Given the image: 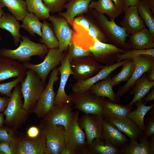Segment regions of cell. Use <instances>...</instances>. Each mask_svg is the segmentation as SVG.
Returning <instances> with one entry per match:
<instances>
[{
  "mask_svg": "<svg viewBox=\"0 0 154 154\" xmlns=\"http://www.w3.org/2000/svg\"><path fill=\"white\" fill-rule=\"evenodd\" d=\"M132 109L131 106L121 105L109 100H104L102 116L104 119L108 118L123 119L127 117L128 114Z\"/></svg>",
  "mask_w": 154,
  "mask_h": 154,
  "instance_id": "obj_25",
  "label": "cell"
},
{
  "mask_svg": "<svg viewBox=\"0 0 154 154\" xmlns=\"http://www.w3.org/2000/svg\"><path fill=\"white\" fill-rule=\"evenodd\" d=\"M114 3L116 7L121 13L123 11L124 0H111Z\"/></svg>",
  "mask_w": 154,
  "mask_h": 154,
  "instance_id": "obj_53",
  "label": "cell"
},
{
  "mask_svg": "<svg viewBox=\"0 0 154 154\" xmlns=\"http://www.w3.org/2000/svg\"><path fill=\"white\" fill-rule=\"evenodd\" d=\"M129 60H126L110 66H106L100 70L96 75L85 80L76 81L72 86V92L82 93L89 90L94 84L108 77L116 69L122 66Z\"/></svg>",
  "mask_w": 154,
  "mask_h": 154,
  "instance_id": "obj_15",
  "label": "cell"
},
{
  "mask_svg": "<svg viewBox=\"0 0 154 154\" xmlns=\"http://www.w3.org/2000/svg\"><path fill=\"white\" fill-rule=\"evenodd\" d=\"M22 21L21 27L33 36H35V34H36L41 37L42 23L40 21L37 15L32 12H29L23 18Z\"/></svg>",
  "mask_w": 154,
  "mask_h": 154,
  "instance_id": "obj_34",
  "label": "cell"
},
{
  "mask_svg": "<svg viewBox=\"0 0 154 154\" xmlns=\"http://www.w3.org/2000/svg\"><path fill=\"white\" fill-rule=\"evenodd\" d=\"M72 105L71 103H68L54 106L42 118L40 122L51 125H62L66 130L73 116Z\"/></svg>",
  "mask_w": 154,
  "mask_h": 154,
  "instance_id": "obj_11",
  "label": "cell"
},
{
  "mask_svg": "<svg viewBox=\"0 0 154 154\" xmlns=\"http://www.w3.org/2000/svg\"><path fill=\"white\" fill-rule=\"evenodd\" d=\"M90 10L92 15L109 42L126 50L131 48L126 42L129 35L122 27L116 23L115 20H109L104 14H100L94 9Z\"/></svg>",
  "mask_w": 154,
  "mask_h": 154,
  "instance_id": "obj_5",
  "label": "cell"
},
{
  "mask_svg": "<svg viewBox=\"0 0 154 154\" xmlns=\"http://www.w3.org/2000/svg\"><path fill=\"white\" fill-rule=\"evenodd\" d=\"M87 147L90 154H121V149L102 137L94 139Z\"/></svg>",
  "mask_w": 154,
  "mask_h": 154,
  "instance_id": "obj_29",
  "label": "cell"
},
{
  "mask_svg": "<svg viewBox=\"0 0 154 154\" xmlns=\"http://www.w3.org/2000/svg\"><path fill=\"white\" fill-rule=\"evenodd\" d=\"M22 38L23 40L17 48L0 49V56L17 59L23 63L29 62L33 56L42 57L47 54L50 49L44 44L33 42L26 36H22Z\"/></svg>",
  "mask_w": 154,
  "mask_h": 154,
  "instance_id": "obj_2",
  "label": "cell"
},
{
  "mask_svg": "<svg viewBox=\"0 0 154 154\" xmlns=\"http://www.w3.org/2000/svg\"><path fill=\"white\" fill-rule=\"evenodd\" d=\"M114 125L119 131L126 134L131 139H137L142 135L143 132L135 122L127 117L121 119H104Z\"/></svg>",
  "mask_w": 154,
  "mask_h": 154,
  "instance_id": "obj_24",
  "label": "cell"
},
{
  "mask_svg": "<svg viewBox=\"0 0 154 154\" xmlns=\"http://www.w3.org/2000/svg\"><path fill=\"white\" fill-rule=\"evenodd\" d=\"M52 13L60 12L64 8L65 2L63 0H42Z\"/></svg>",
  "mask_w": 154,
  "mask_h": 154,
  "instance_id": "obj_45",
  "label": "cell"
},
{
  "mask_svg": "<svg viewBox=\"0 0 154 154\" xmlns=\"http://www.w3.org/2000/svg\"><path fill=\"white\" fill-rule=\"evenodd\" d=\"M50 21L58 40V49L61 52L66 50L72 40L73 31L65 19L56 15H50Z\"/></svg>",
  "mask_w": 154,
  "mask_h": 154,
  "instance_id": "obj_14",
  "label": "cell"
},
{
  "mask_svg": "<svg viewBox=\"0 0 154 154\" xmlns=\"http://www.w3.org/2000/svg\"><path fill=\"white\" fill-rule=\"evenodd\" d=\"M27 9L37 15L40 20H46L50 15L48 8L42 0H25Z\"/></svg>",
  "mask_w": 154,
  "mask_h": 154,
  "instance_id": "obj_35",
  "label": "cell"
},
{
  "mask_svg": "<svg viewBox=\"0 0 154 154\" xmlns=\"http://www.w3.org/2000/svg\"><path fill=\"white\" fill-rule=\"evenodd\" d=\"M94 1L95 0H69L65 5L66 11L60 12L59 14L65 19L68 23L72 25L76 16L88 11L90 4Z\"/></svg>",
  "mask_w": 154,
  "mask_h": 154,
  "instance_id": "obj_23",
  "label": "cell"
},
{
  "mask_svg": "<svg viewBox=\"0 0 154 154\" xmlns=\"http://www.w3.org/2000/svg\"><path fill=\"white\" fill-rule=\"evenodd\" d=\"M149 139V146L152 154H154V135L150 137Z\"/></svg>",
  "mask_w": 154,
  "mask_h": 154,
  "instance_id": "obj_55",
  "label": "cell"
},
{
  "mask_svg": "<svg viewBox=\"0 0 154 154\" xmlns=\"http://www.w3.org/2000/svg\"><path fill=\"white\" fill-rule=\"evenodd\" d=\"M27 70L19 61L0 56V82L12 78L26 76Z\"/></svg>",
  "mask_w": 154,
  "mask_h": 154,
  "instance_id": "obj_18",
  "label": "cell"
},
{
  "mask_svg": "<svg viewBox=\"0 0 154 154\" xmlns=\"http://www.w3.org/2000/svg\"><path fill=\"white\" fill-rule=\"evenodd\" d=\"M102 137L115 147L121 149L127 144L129 140L114 125L105 119Z\"/></svg>",
  "mask_w": 154,
  "mask_h": 154,
  "instance_id": "obj_21",
  "label": "cell"
},
{
  "mask_svg": "<svg viewBox=\"0 0 154 154\" xmlns=\"http://www.w3.org/2000/svg\"><path fill=\"white\" fill-rule=\"evenodd\" d=\"M22 98L21 85L18 84L14 88L8 105L3 112L5 116V125L16 131L26 122L30 113L23 108Z\"/></svg>",
  "mask_w": 154,
  "mask_h": 154,
  "instance_id": "obj_1",
  "label": "cell"
},
{
  "mask_svg": "<svg viewBox=\"0 0 154 154\" xmlns=\"http://www.w3.org/2000/svg\"><path fill=\"white\" fill-rule=\"evenodd\" d=\"M7 10L11 13L19 21H22L29 13L25 1L23 0H1Z\"/></svg>",
  "mask_w": 154,
  "mask_h": 154,
  "instance_id": "obj_33",
  "label": "cell"
},
{
  "mask_svg": "<svg viewBox=\"0 0 154 154\" xmlns=\"http://www.w3.org/2000/svg\"><path fill=\"white\" fill-rule=\"evenodd\" d=\"M26 76H19L12 81L0 84V94L9 98L11 96L13 88L19 83H21Z\"/></svg>",
  "mask_w": 154,
  "mask_h": 154,
  "instance_id": "obj_41",
  "label": "cell"
},
{
  "mask_svg": "<svg viewBox=\"0 0 154 154\" xmlns=\"http://www.w3.org/2000/svg\"><path fill=\"white\" fill-rule=\"evenodd\" d=\"M149 73L148 77V79L151 81L154 80V66L151 68L149 71Z\"/></svg>",
  "mask_w": 154,
  "mask_h": 154,
  "instance_id": "obj_56",
  "label": "cell"
},
{
  "mask_svg": "<svg viewBox=\"0 0 154 154\" xmlns=\"http://www.w3.org/2000/svg\"><path fill=\"white\" fill-rule=\"evenodd\" d=\"M80 111L74 112L72 119L64 135L65 147L70 154H90L84 132L80 127L78 119Z\"/></svg>",
  "mask_w": 154,
  "mask_h": 154,
  "instance_id": "obj_4",
  "label": "cell"
},
{
  "mask_svg": "<svg viewBox=\"0 0 154 154\" xmlns=\"http://www.w3.org/2000/svg\"><path fill=\"white\" fill-rule=\"evenodd\" d=\"M133 90L130 92L134 96L133 99L127 106H131L135 102L141 100L154 86V81L149 80L144 73L135 82Z\"/></svg>",
  "mask_w": 154,
  "mask_h": 154,
  "instance_id": "obj_30",
  "label": "cell"
},
{
  "mask_svg": "<svg viewBox=\"0 0 154 154\" xmlns=\"http://www.w3.org/2000/svg\"><path fill=\"white\" fill-rule=\"evenodd\" d=\"M21 84V91L24 99L23 108L29 113L33 112L45 83L36 72L28 69L26 76Z\"/></svg>",
  "mask_w": 154,
  "mask_h": 154,
  "instance_id": "obj_3",
  "label": "cell"
},
{
  "mask_svg": "<svg viewBox=\"0 0 154 154\" xmlns=\"http://www.w3.org/2000/svg\"><path fill=\"white\" fill-rule=\"evenodd\" d=\"M18 21L14 15L8 13H4L0 19V29L6 30L11 34L16 46L22 36L19 32L21 25Z\"/></svg>",
  "mask_w": 154,
  "mask_h": 154,
  "instance_id": "obj_27",
  "label": "cell"
},
{
  "mask_svg": "<svg viewBox=\"0 0 154 154\" xmlns=\"http://www.w3.org/2000/svg\"><path fill=\"white\" fill-rule=\"evenodd\" d=\"M17 132L5 125L0 127V141L12 142L18 136Z\"/></svg>",
  "mask_w": 154,
  "mask_h": 154,
  "instance_id": "obj_44",
  "label": "cell"
},
{
  "mask_svg": "<svg viewBox=\"0 0 154 154\" xmlns=\"http://www.w3.org/2000/svg\"><path fill=\"white\" fill-rule=\"evenodd\" d=\"M89 50L94 58L98 62H103L112 56L116 57L118 54L127 50L115 45L99 41H96Z\"/></svg>",
  "mask_w": 154,
  "mask_h": 154,
  "instance_id": "obj_20",
  "label": "cell"
},
{
  "mask_svg": "<svg viewBox=\"0 0 154 154\" xmlns=\"http://www.w3.org/2000/svg\"><path fill=\"white\" fill-rule=\"evenodd\" d=\"M5 7V6L2 1L0 0V19L2 15L5 13L3 8Z\"/></svg>",
  "mask_w": 154,
  "mask_h": 154,
  "instance_id": "obj_59",
  "label": "cell"
},
{
  "mask_svg": "<svg viewBox=\"0 0 154 154\" xmlns=\"http://www.w3.org/2000/svg\"><path fill=\"white\" fill-rule=\"evenodd\" d=\"M76 23L82 26L87 31H89L90 27V20L82 17L75 18L73 21Z\"/></svg>",
  "mask_w": 154,
  "mask_h": 154,
  "instance_id": "obj_49",
  "label": "cell"
},
{
  "mask_svg": "<svg viewBox=\"0 0 154 154\" xmlns=\"http://www.w3.org/2000/svg\"><path fill=\"white\" fill-rule=\"evenodd\" d=\"M75 32L73 33L72 41L76 46L84 50H88L97 41L91 36L89 31L82 26L73 22L72 24Z\"/></svg>",
  "mask_w": 154,
  "mask_h": 154,
  "instance_id": "obj_28",
  "label": "cell"
},
{
  "mask_svg": "<svg viewBox=\"0 0 154 154\" xmlns=\"http://www.w3.org/2000/svg\"><path fill=\"white\" fill-rule=\"evenodd\" d=\"M149 116L146 121V124L143 131V135L148 138L154 135V113Z\"/></svg>",
  "mask_w": 154,
  "mask_h": 154,
  "instance_id": "obj_46",
  "label": "cell"
},
{
  "mask_svg": "<svg viewBox=\"0 0 154 154\" xmlns=\"http://www.w3.org/2000/svg\"><path fill=\"white\" fill-rule=\"evenodd\" d=\"M139 15L147 29L154 36V18L146 1L139 0L136 5Z\"/></svg>",
  "mask_w": 154,
  "mask_h": 154,
  "instance_id": "obj_37",
  "label": "cell"
},
{
  "mask_svg": "<svg viewBox=\"0 0 154 154\" xmlns=\"http://www.w3.org/2000/svg\"><path fill=\"white\" fill-rule=\"evenodd\" d=\"M4 115L3 113H0V127L3 126L4 124L5 119Z\"/></svg>",
  "mask_w": 154,
  "mask_h": 154,
  "instance_id": "obj_58",
  "label": "cell"
},
{
  "mask_svg": "<svg viewBox=\"0 0 154 154\" xmlns=\"http://www.w3.org/2000/svg\"><path fill=\"white\" fill-rule=\"evenodd\" d=\"M90 27L89 30L90 35L97 41L104 42H109L102 29L98 25L92 21H90Z\"/></svg>",
  "mask_w": 154,
  "mask_h": 154,
  "instance_id": "obj_42",
  "label": "cell"
},
{
  "mask_svg": "<svg viewBox=\"0 0 154 154\" xmlns=\"http://www.w3.org/2000/svg\"><path fill=\"white\" fill-rule=\"evenodd\" d=\"M124 12V16L120 24L129 35L146 28L144 21L139 15L136 5L128 7Z\"/></svg>",
  "mask_w": 154,
  "mask_h": 154,
  "instance_id": "obj_19",
  "label": "cell"
},
{
  "mask_svg": "<svg viewBox=\"0 0 154 154\" xmlns=\"http://www.w3.org/2000/svg\"><path fill=\"white\" fill-rule=\"evenodd\" d=\"M67 54L70 62L78 58L86 56H93L89 49L84 50L75 45L71 40L68 47Z\"/></svg>",
  "mask_w": 154,
  "mask_h": 154,
  "instance_id": "obj_40",
  "label": "cell"
},
{
  "mask_svg": "<svg viewBox=\"0 0 154 154\" xmlns=\"http://www.w3.org/2000/svg\"><path fill=\"white\" fill-rule=\"evenodd\" d=\"M0 154H14L12 142L0 141Z\"/></svg>",
  "mask_w": 154,
  "mask_h": 154,
  "instance_id": "obj_48",
  "label": "cell"
},
{
  "mask_svg": "<svg viewBox=\"0 0 154 154\" xmlns=\"http://www.w3.org/2000/svg\"><path fill=\"white\" fill-rule=\"evenodd\" d=\"M17 139L24 154H48L46 139L41 131L35 138H30L26 135L18 136Z\"/></svg>",
  "mask_w": 154,
  "mask_h": 154,
  "instance_id": "obj_17",
  "label": "cell"
},
{
  "mask_svg": "<svg viewBox=\"0 0 154 154\" xmlns=\"http://www.w3.org/2000/svg\"><path fill=\"white\" fill-rule=\"evenodd\" d=\"M59 73L57 67L52 71L48 83L37 102L33 112L38 118H43L54 106L56 94L53 86L54 83L58 80V75Z\"/></svg>",
  "mask_w": 154,
  "mask_h": 154,
  "instance_id": "obj_8",
  "label": "cell"
},
{
  "mask_svg": "<svg viewBox=\"0 0 154 154\" xmlns=\"http://www.w3.org/2000/svg\"><path fill=\"white\" fill-rule=\"evenodd\" d=\"M66 55L63 52H60L58 48L50 49L42 62L34 64L29 62L23 64L27 69H31L36 72L42 82L45 83L49 74L57 67Z\"/></svg>",
  "mask_w": 154,
  "mask_h": 154,
  "instance_id": "obj_9",
  "label": "cell"
},
{
  "mask_svg": "<svg viewBox=\"0 0 154 154\" xmlns=\"http://www.w3.org/2000/svg\"><path fill=\"white\" fill-rule=\"evenodd\" d=\"M141 154H152L148 138L142 135L139 138Z\"/></svg>",
  "mask_w": 154,
  "mask_h": 154,
  "instance_id": "obj_47",
  "label": "cell"
},
{
  "mask_svg": "<svg viewBox=\"0 0 154 154\" xmlns=\"http://www.w3.org/2000/svg\"><path fill=\"white\" fill-rule=\"evenodd\" d=\"M147 5L152 13H154V0H149L146 1Z\"/></svg>",
  "mask_w": 154,
  "mask_h": 154,
  "instance_id": "obj_57",
  "label": "cell"
},
{
  "mask_svg": "<svg viewBox=\"0 0 154 154\" xmlns=\"http://www.w3.org/2000/svg\"><path fill=\"white\" fill-rule=\"evenodd\" d=\"M154 57L147 55H142L133 58L135 68L132 75L126 84L119 88L117 95L122 96L134 85L136 82L145 72L154 66Z\"/></svg>",
  "mask_w": 154,
  "mask_h": 154,
  "instance_id": "obj_12",
  "label": "cell"
},
{
  "mask_svg": "<svg viewBox=\"0 0 154 154\" xmlns=\"http://www.w3.org/2000/svg\"><path fill=\"white\" fill-rule=\"evenodd\" d=\"M72 75L76 81L85 80L99 72L104 66L93 56H86L75 59L70 62Z\"/></svg>",
  "mask_w": 154,
  "mask_h": 154,
  "instance_id": "obj_10",
  "label": "cell"
},
{
  "mask_svg": "<svg viewBox=\"0 0 154 154\" xmlns=\"http://www.w3.org/2000/svg\"><path fill=\"white\" fill-rule=\"evenodd\" d=\"M64 0L66 2V1H68V0L69 1V0Z\"/></svg>",
  "mask_w": 154,
  "mask_h": 154,
  "instance_id": "obj_61",
  "label": "cell"
},
{
  "mask_svg": "<svg viewBox=\"0 0 154 154\" xmlns=\"http://www.w3.org/2000/svg\"><path fill=\"white\" fill-rule=\"evenodd\" d=\"M1 40V37H0V42Z\"/></svg>",
  "mask_w": 154,
  "mask_h": 154,
  "instance_id": "obj_62",
  "label": "cell"
},
{
  "mask_svg": "<svg viewBox=\"0 0 154 154\" xmlns=\"http://www.w3.org/2000/svg\"><path fill=\"white\" fill-rule=\"evenodd\" d=\"M38 127L46 139L48 154H62L65 147L64 127L61 125H51L41 122Z\"/></svg>",
  "mask_w": 154,
  "mask_h": 154,
  "instance_id": "obj_7",
  "label": "cell"
},
{
  "mask_svg": "<svg viewBox=\"0 0 154 154\" xmlns=\"http://www.w3.org/2000/svg\"><path fill=\"white\" fill-rule=\"evenodd\" d=\"M40 133L39 127L33 126L29 127L26 132V135L30 138H35L37 137Z\"/></svg>",
  "mask_w": 154,
  "mask_h": 154,
  "instance_id": "obj_50",
  "label": "cell"
},
{
  "mask_svg": "<svg viewBox=\"0 0 154 154\" xmlns=\"http://www.w3.org/2000/svg\"><path fill=\"white\" fill-rule=\"evenodd\" d=\"M104 120L102 116L93 114H84L78 118L79 125L85 134L87 146L94 139L102 137Z\"/></svg>",
  "mask_w": 154,
  "mask_h": 154,
  "instance_id": "obj_13",
  "label": "cell"
},
{
  "mask_svg": "<svg viewBox=\"0 0 154 154\" xmlns=\"http://www.w3.org/2000/svg\"><path fill=\"white\" fill-rule=\"evenodd\" d=\"M9 97H1L0 96V113L5 110L7 107L9 101Z\"/></svg>",
  "mask_w": 154,
  "mask_h": 154,
  "instance_id": "obj_51",
  "label": "cell"
},
{
  "mask_svg": "<svg viewBox=\"0 0 154 154\" xmlns=\"http://www.w3.org/2000/svg\"><path fill=\"white\" fill-rule=\"evenodd\" d=\"M123 11L128 7L130 6H135L137 5L139 0H123Z\"/></svg>",
  "mask_w": 154,
  "mask_h": 154,
  "instance_id": "obj_52",
  "label": "cell"
},
{
  "mask_svg": "<svg viewBox=\"0 0 154 154\" xmlns=\"http://www.w3.org/2000/svg\"><path fill=\"white\" fill-rule=\"evenodd\" d=\"M121 154H141L140 145L137 140L129 139L127 144L121 149Z\"/></svg>",
  "mask_w": 154,
  "mask_h": 154,
  "instance_id": "obj_43",
  "label": "cell"
},
{
  "mask_svg": "<svg viewBox=\"0 0 154 154\" xmlns=\"http://www.w3.org/2000/svg\"><path fill=\"white\" fill-rule=\"evenodd\" d=\"M113 87L112 78L108 76L93 84L89 90L97 96L106 97L116 102L119 100V97L114 92Z\"/></svg>",
  "mask_w": 154,
  "mask_h": 154,
  "instance_id": "obj_26",
  "label": "cell"
},
{
  "mask_svg": "<svg viewBox=\"0 0 154 154\" xmlns=\"http://www.w3.org/2000/svg\"><path fill=\"white\" fill-rule=\"evenodd\" d=\"M142 55H149L154 57V49H133L130 50H127L124 53L118 54L116 59L117 62H118L126 60L132 59L133 58Z\"/></svg>",
  "mask_w": 154,
  "mask_h": 154,
  "instance_id": "obj_39",
  "label": "cell"
},
{
  "mask_svg": "<svg viewBox=\"0 0 154 154\" xmlns=\"http://www.w3.org/2000/svg\"><path fill=\"white\" fill-rule=\"evenodd\" d=\"M122 66L121 71L112 78L113 87L122 82L127 81L132 75L135 68V64L132 59L129 60Z\"/></svg>",
  "mask_w": 154,
  "mask_h": 154,
  "instance_id": "obj_38",
  "label": "cell"
},
{
  "mask_svg": "<svg viewBox=\"0 0 154 154\" xmlns=\"http://www.w3.org/2000/svg\"><path fill=\"white\" fill-rule=\"evenodd\" d=\"M60 63V66L58 68L60 74V82L55 97L54 106L71 103L70 97L69 95L66 93L65 89L69 77L73 74L71 68L69 57L67 54L62 59Z\"/></svg>",
  "mask_w": 154,
  "mask_h": 154,
  "instance_id": "obj_16",
  "label": "cell"
},
{
  "mask_svg": "<svg viewBox=\"0 0 154 154\" xmlns=\"http://www.w3.org/2000/svg\"><path fill=\"white\" fill-rule=\"evenodd\" d=\"M141 0V1H147L149 0Z\"/></svg>",
  "mask_w": 154,
  "mask_h": 154,
  "instance_id": "obj_60",
  "label": "cell"
},
{
  "mask_svg": "<svg viewBox=\"0 0 154 154\" xmlns=\"http://www.w3.org/2000/svg\"><path fill=\"white\" fill-rule=\"evenodd\" d=\"M69 95L76 110L85 114L102 116L104 101L102 97L96 96L90 90L82 93L73 92Z\"/></svg>",
  "mask_w": 154,
  "mask_h": 154,
  "instance_id": "obj_6",
  "label": "cell"
},
{
  "mask_svg": "<svg viewBox=\"0 0 154 154\" xmlns=\"http://www.w3.org/2000/svg\"><path fill=\"white\" fill-rule=\"evenodd\" d=\"M42 23V36L40 39V42L49 49L58 48V40L50 24L45 20Z\"/></svg>",
  "mask_w": 154,
  "mask_h": 154,
  "instance_id": "obj_36",
  "label": "cell"
},
{
  "mask_svg": "<svg viewBox=\"0 0 154 154\" xmlns=\"http://www.w3.org/2000/svg\"><path fill=\"white\" fill-rule=\"evenodd\" d=\"M154 36L146 28L130 35L127 43L131 48L146 49L154 47Z\"/></svg>",
  "mask_w": 154,
  "mask_h": 154,
  "instance_id": "obj_22",
  "label": "cell"
},
{
  "mask_svg": "<svg viewBox=\"0 0 154 154\" xmlns=\"http://www.w3.org/2000/svg\"><path fill=\"white\" fill-rule=\"evenodd\" d=\"M89 9H94L100 14H106L110 20H115L121 14L111 0L92 1L89 5Z\"/></svg>",
  "mask_w": 154,
  "mask_h": 154,
  "instance_id": "obj_31",
  "label": "cell"
},
{
  "mask_svg": "<svg viewBox=\"0 0 154 154\" xmlns=\"http://www.w3.org/2000/svg\"><path fill=\"white\" fill-rule=\"evenodd\" d=\"M154 100V89L153 88L151 92L148 93L147 96L142 100L143 103L145 105L147 102L153 100Z\"/></svg>",
  "mask_w": 154,
  "mask_h": 154,
  "instance_id": "obj_54",
  "label": "cell"
},
{
  "mask_svg": "<svg viewBox=\"0 0 154 154\" xmlns=\"http://www.w3.org/2000/svg\"><path fill=\"white\" fill-rule=\"evenodd\" d=\"M135 104L136 106V108L133 111L131 110L128 114L127 117L133 120L143 132L145 128L144 117L147 113L153 108L154 105L146 106L141 100Z\"/></svg>",
  "mask_w": 154,
  "mask_h": 154,
  "instance_id": "obj_32",
  "label": "cell"
}]
</instances>
